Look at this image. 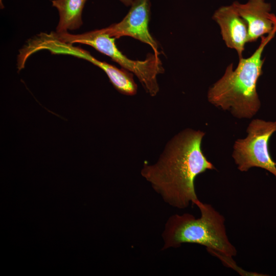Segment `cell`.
<instances>
[{
  "mask_svg": "<svg viewBox=\"0 0 276 276\" xmlns=\"http://www.w3.org/2000/svg\"><path fill=\"white\" fill-rule=\"evenodd\" d=\"M204 133L188 129L167 144L157 162L144 164L141 173L164 201L178 209L198 199L194 180L207 170L215 169L201 150Z\"/></svg>",
  "mask_w": 276,
  "mask_h": 276,
  "instance_id": "1",
  "label": "cell"
},
{
  "mask_svg": "<svg viewBox=\"0 0 276 276\" xmlns=\"http://www.w3.org/2000/svg\"><path fill=\"white\" fill-rule=\"evenodd\" d=\"M276 33V25L266 36H263L255 52L246 58H239L237 67H226L223 76L210 88L209 101L223 110H228L238 118H250L259 110L261 103L256 90L258 80L262 74L265 47Z\"/></svg>",
  "mask_w": 276,
  "mask_h": 276,
  "instance_id": "2",
  "label": "cell"
},
{
  "mask_svg": "<svg viewBox=\"0 0 276 276\" xmlns=\"http://www.w3.org/2000/svg\"><path fill=\"white\" fill-rule=\"evenodd\" d=\"M193 204L199 209L200 217L196 218L189 213L170 216L162 233V250L178 248L183 243H195L228 257L236 256L237 250L226 234L224 217L212 205L198 199Z\"/></svg>",
  "mask_w": 276,
  "mask_h": 276,
  "instance_id": "3",
  "label": "cell"
},
{
  "mask_svg": "<svg viewBox=\"0 0 276 276\" xmlns=\"http://www.w3.org/2000/svg\"><path fill=\"white\" fill-rule=\"evenodd\" d=\"M115 39L102 29L80 34L67 33L64 36L66 42L88 45L110 57L124 69L133 73L151 96H156L159 91L157 76L164 71L159 55L149 54L144 60L130 59L118 49Z\"/></svg>",
  "mask_w": 276,
  "mask_h": 276,
  "instance_id": "4",
  "label": "cell"
},
{
  "mask_svg": "<svg viewBox=\"0 0 276 276\" xmlns=\"http://www.w3.org/2000/svg\"><path fill=\"white\" fill-rule=\"evenodd\" d=\"M275 131L276 122L255 119L250 123L247 137L237 140L234 145L232 156L240 171L259 167L276 177V163L272 159L268 149L269 140Z\"/></svg>",
  "mask_w": 276,
  "mask_h": 276,
  "instance_id": "5",
  "label": "cell"
},
{
  "mask_svg": "<svg viewBox=\"0 0 276 276\" xmlns=\"http://www.w3.org/2000/svg\"><path fill=\"white\" fill-rule=\"evenodd\" d=\"M130 9L119 22L102 29L110 36L119 38L130 36L149 45L154 53L159 55L158 45L148 29L150 16V0H133Z\"/></svg>",
  "mask_w": 276,
  "mask_h": 276,
  "instance_id": "6",
  "label": "cell"
},
{
  "mask_svg": "<svg viewBox=\"0 0 276 276\" xmlns=\"http://www.w3.org/2000/svg\"><path fill=\"white\" fill-rule=\"evenodd\" d=\"M212 18L218 24L226 46L234 49L242 57L245 44L249 42L247 25L233 4L222 6L214 12Z\"/></svg>",
  "mask_w": 276,
  "mask_h": 276,
  "instance_id": "7",
  "label": "cell"
},
{
  "mask_svg": "<svg viewBox=\"0 0 276 276\" xmlns=\"http://www.w3.org/2000/svg\"><path fill=\"white\" fill-rule=\"evenodd\" d=\"M247 25L249 42L270 33L276 25V16L270 13L271 5L265 0H248L245 4L233 3Z\"/></svg>",
  "mask_w": 276,
  "mask_h": 276,
  "instance_id": "8",
  "label": "cell"
},
{
  "mask_svg": "<svg viewBox=\"0 0 276 276\" xmlns=\"http://www.w3.org/2000/svg\"><path fill=\"white\" fill-rule=\"evenodd\" d=\"M87 0H52V6L59 13L56 32H67L79 28L82 24V13Z\"/></svg>",
  "mask_w": 276,
  "mask_h": 276,
  "instance_id": "9",
  "label": "cell"
},
{
  "mask_svg": "<svg viewBox=\"0 0 276 276\" xmlns=\"http://www.w3.org/2000/svg\"><path fill=\"white\" fill-rule=\"evenodd\" d=\"M95 65L106 73L110 82L119 92L128 96H132L136 93L137 85L131 74L98 59Z\"/></svg>",
  "mask_w": 276,
  "mask_h": 276,
  "instance_id": "10",
  "label": "cell"
},
{
  "mask_svg": "<svg viewBox=\"0 0 276 276\" xmlns=\"http://www.w3.org/2000/svg\"><path fill=\"white\" fill-rule=\"evenodd\" d=\"M126 6H130L133 0H119Z\"/></svg>",
  "mask_w": 276,
  "mask_h": 276,
  "instance_id": "11",
  "label": "cell"
},
{
  "mask_svg": "<svg viewBox=\"0 0 276 276\" xmlns=\"http://www.w3.org/2000/svg\"><path fill=\"white\" fill-rule=\"evenodd\" d=\"M2 1L3 0H0V6H1V9L4 8V6L3 4Z\"/></svg>",
  "mask_w": 276,
  "mask_h": 276,
  "instance_id": "12",
  "label": "cell"
}]
</instances>
